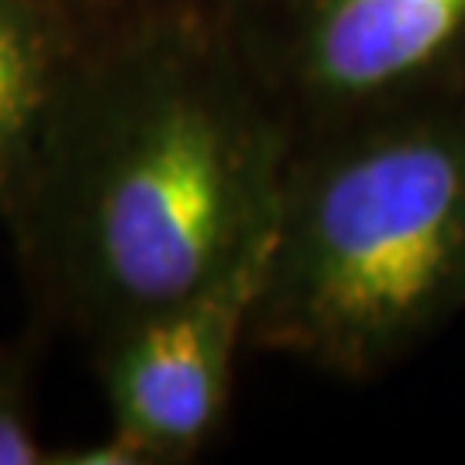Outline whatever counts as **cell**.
Here are the masks:
<instances>
[{
  "label": "cell",
  "mask_w": 465,
  "mask_h": 465,
  "mask_svg": "<svg viewBox=\"0 0 465 465\" xmlns=\"http://www.w3.org/2000/svg\"><path fill=\"white\" fill-rule=\"evenodd\" d=\"M86 42L45 0H0V211L15 197Z\"/></svg>",
  "instance_id": "5"
},
{
  "label": "cell",
  "mask_w": 465,
  "mask_h": 465,
  "mask_svg": "<svg viewBox=\"0 0 465 465\" xmlns=\"http://www.w3.org/2000/svg\"><path fill=\"white\" fill-rule=\"evenodd\" d=\"M55 15H63L76 28V35L84 38L86 45L97 42L100 35L124 28L138 17L166 11L186 0H45Z\"/></svg>",
  "instance_id": "7"
},
{
  "label": "cell",
  "mask_w": 465,
  "mask_h": 465,
  "mask_svg": "<svg viewBox=\"0 0 465 465\" xmlns=\"http://www.w3.org/2000/svg\"><path fill=\"white\" fill-rule=\"evenodd\" d=\"M276 107L321 124L397 111L465 49V0H217Z\"/></svg>",
  "instance_id": "3"
},
{
  "label": "cell",
  "mask_w": 465,
  "mask_h": 465,
  "mask_svg": "<svg viewBox=\"0 0 465 465\" xmlns=\"http://www.w3.org/2000/svg\"><path fill=\"white\" fill-rule=\"evenodd\" d=\"M290 152L217 0L100 35L0 211L38 324L94 349L211 282L276 217Z\"/></svg>",
  "instance_id": "1"
},
{
  "label": "cell",
  "mask_w": 465,
  "mask_h": 465,
  "mask_svg": "<svg viewBox=\"0 0 465 465\" xmlns=\"http://www.w3.org/2000/svg\"><path fill=\"white\" fill-rule=\"evenodd\" d=\"M462 297L465 117L386 111L290 152L252 345L366 380Z\"/></svg>",
  "instance_id": "2"
},
{
  "label": "cell",
  "mask_w": 465,
  "mask_h": 465,
  "mask_svg": "<svg viewBox=\"0 0 465 465\" xmlns=\"http://www.w3.org/2000/svg\"><path fill=\"white\" fill-rule=\"evenodd\" d=\"M45 465H155L152 455L132 434L111 424V434L80 441V445H59L45 451Z\"/></svg>",
  "instance_id": "8"
},
{
  "label": "cell",
  "mask_w": 465,
  "mask_h": 465,
  "mask_svg": "<svg viewBox=\"0 0 465 465\" xmlns=\"http://www.w3.org/2000/svg\"><path fill=\"white\" fill-rule=\"evenodd\" d=\"M35 355L32 338L0 345V465H45V445L35 417Z\"/></svg>",
  "instance_id": "6"
},
{
  "label": "cell",
  "mask_w": 465,
  "mask_h": 465,
  "mask_svg": "<svg viewBox=\"0 0 465 465\" xmlns=\"http://www.w3.org/2000/svg\"><path fill=\"white\" fill-rule=\"evenodd\" d=\"M272 242L276 217L211 282L90 349L111 424L132 434L155 465L193 462L224 428Z\"/></svg>",
  "instance_id": "4"
}]
</instances>
